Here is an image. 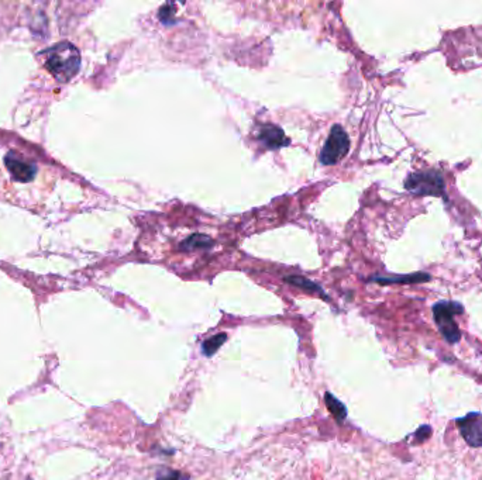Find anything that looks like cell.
Masks as SVG:
<instances>
[{
  "label": "cell",
  "mask_w": 482,
  "mask_h": 480,
  "mask_svg": "<svg viewBox=\"0 0 482 480\" xmlns=\"http://www.w3.org/2000/svg\"><path fill=\"white\" fill-rule=\"evenodd\" d=\"M210 245H213V241L202 234H193L181 242V248L185 251H193L196 248H209Z\"/></svg>",
  "instance_id": "cell-8"
},
{
  "label": "cell",
  "mask_w": 482,
  "mask_h": 480,
  "mask_svg": "<svg viewBox=\"0 0 482 480\" xmlns=\"http://www.w3.org/2000/svg\"><path fill=\"white\" fill-rule=\"evenodd\" d=\"M174 14H175V7L172 4H165L164 7H161L158 17L164 24H172L175 21Z\"/></svg>",
  "instance_id": "cell-12"
},
{
  "label": "cell",
  "mask_w": 482,
  "mask_h": 480,
  "mask_svg": "<svg viewBox=\"0 0 482 480\" xmlns=\"http://www.w3.org/2000/svg\"><path fill=\"white\" fill-rule=\"evenodd\" d=\"M4 164L10 175L18 182H30L35 177V167L26 162L21 157L14 152H9L4 158Z\"/></svg>",
  "instance_id": "cell-6"
},
{
  "label": "cell",
  "mask_w": 482,
  "mask_h": 480,
  "mask_svg": "<svg viewBox=\"0 0 482 480\" xmlns=\"http://www.w3.org/2000/svg\"><path fill=\"white\" fill-rule=\"evenodd\" d=\"M350 150V140L346 130L336 124L330 130V134L320 151L319 160L323 165H336L340 162Z\"/></svg>",
  "instance_id": "cell-3"
},
{
  "label": "cell",
  "mask_w": 482,
  "mask_h": 480,
  "mask_svg": "<svg viewBox=\"0 0 482 480\" xmlns=\"http://www.w3.org/2000/svg\"><path fill=\"white\" fill-rule=\"evenodd\" d=\"M258 140L270 150L283 148L290 144V140L287 138L283 128L273 124H265L261 127L258 133Z\"/></svg>",
  "instance_id": "cell-7"
},
{
  "label": "cell",
  "mask_w": 482,
  "mask_h": 480,
  "mask_svg": "<svg viewBox=\"0 0 482 480\" xmlns=\"http://www.w3.org/2000/svg\"><path fill=\"white\" fill-rule=\"evenodd\" d=\"M227 340V335L226 334H217V335H213L212 338L206 340L202 345V352L203 355L206 357H213L217 350L224 344V341Z\"/></svg>",
  "instance_id": "cell-10"
},
{
  "label": "cell",
  "mask_w": 482,
  "mask_h": 480,
  "mask_svg": "<svg viewBox=\"0 0 482 480\" xmlns=\"http://www.w3.org/2000/svg\"><path fill=\"white\" fill-rule=\"evenodd\" d=\"M326 406L329 408V411L333 414V417L337 420V421H343L346 417H347V410H346V406L339 401L333 394L327 393L326 394Z\"/></svg>",
  "instance_id": "cell-9"
},
{
  "label": "cell",
  "mask_w": 482,
  "mask_h": 480,
  "mask_svg": "<svg viewBox=\"0 0 482 480\" xmlns=\"http://www.w3.org/2000/svg\"><path fill=\"white\" fill-rule=\"evenodd\" d=\"M427 279H430V277L429 275H423V274H420V275H413V277H409V278H400V279H383V278H378L377 281L380 282V284H396L398 281H402V284L405 282V284H412V282H420V281H427Z\"/></svg>",
  "instance_id": "cell-13"
},
{
  "label": "cell",
  "mask_w": 482,
  "mask_h": 480,
  "mask_svg": "<svg viewBox=\"0 0 482 480\" xmlns=\"http://www.w3.org/2000/svg\"><path fill=\"white\" fill-rule=\"evenodd\" d=\"M464 311L463 306L456 301H439L433 306V317L436 325L442 335L450 344H456L461 338L460 328L454 321L456 314H461Z\"/></svg>",
  "instance_id": "cell-2"
},
{
  "label": "cell",
  "mask_w": 482,
  "mask_h": 480,
  "mask_svg": "<svg viewBox=\"0 0 482 480\" xmlns=\"http://www.w3.org/2000/svg\"><path fill=\"white\" fill-rule=\"evenodd\" d=\"M457 428L464 441L476 448L482 447V414L473 411L456 420Z\"/></svg>",
  "instance_id": "cell-5"
},
{
  "label": "cell",
  "mask_w": 482,
  "mask_h": 480,
  "mask_svg": "<svg viewBox=\"0 0 482 480\" xmlns=\"http://www.w3.org/2000/svg\"><path fill=\"white\" fill-rule=\"evenodd\" d=\"M405 188L413 194L439 196L444 192V182L439 172L429 171L410 175L405 184Z\"/></svg>",
  "instance_id": "cell-4"
},
{
  "label": "cell",
  "mask_w": 482,
  "mask_h": 480,
  "mask_svg": "<svg viewBox=\"0 0 482 480\" xmlns=\"http://www.w3.org/2000/svg\"><path fill=\"white\" fill-rule=\"evenodd\" d=\"M157 480H188V476L184 475L182 472H178V471L163 469V471L157 475Z\"/></svg>",
  "instance_id": "cell-14"
},
{
  "label": "cell",
  "mask_w": 482,
  "mask_h": 480,
  "mask_svg": "<svg viewBox=\"0 0 482 480\" xmlns=\"http://www.w3.org/2000/svg\"><path fill=\"white\" fill-rule=\"evenodd\" d=\"M285 282H288L290 285H295L297 288L314 290V291L322 293V289L319 288L316 284H313L312 281H307L305 278H300V277H288V278H285Z\"/></svg>",
  "instance_id": "cell-11"
},
{
  "label": "cell",
  "mask_w": 482,
  "mask_h": 480,
  "mask_svg": "<svg viewBox=\"0 0 482 480\" xmlns=\"http://www.w3.org/2000/svg\"><path fill=\"white\" fill-rule=\"evenodd\" d=\"M44 67L60 82H70L80 71L81 54L75 45L62 41L57 45L45 50Z\"/></svg>",
  "instance_id": "cell-1"
}]
</instances>
